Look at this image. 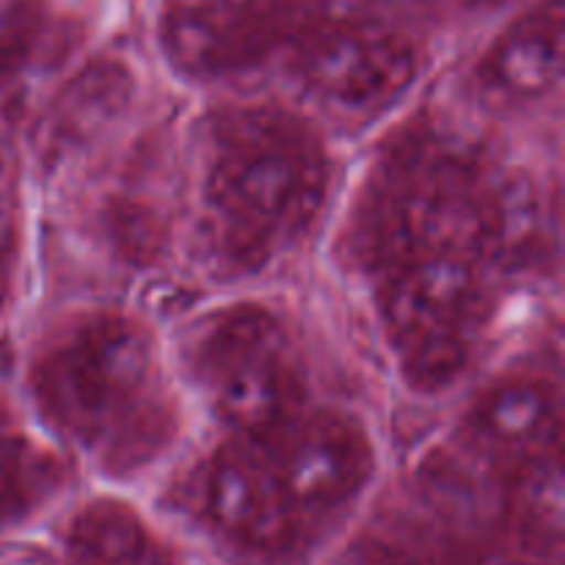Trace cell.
Segmentation results:
<instances>
[{
	"instance_id": "obj_3",
	"label": "cell",
	"mask_w": 565,
	"mask_h": 565,
	"mask_svg": "<svg viewBox=\"0 0 565 565\" xmlns=\"http://www.w3.org/2000/svg\"><path fill=\"white\" fill-rule=\"evenodd\" d=\"M174 370L221 436L263 439L312 403L303 345L279 309L235 301L185 329Z\"/></svg>"
},
{
	"instance_id": "obj_12",
	"label": "cell",
	"mask_w": 565,
	"mask_h": 565,
	"mask_svg": "<svg viewBox=\"0 0 565 565\" xmlns=\"http://www.w3.org/2000/svg\"><path fill=\"white\" fill-rule=\"evenodd\" d=\"M42 39L44 9L39 0H0V92L25 75Z\"/></svg>"
},
{
	"instance_id": "obj_13",
	"label": "cell",
	"mask_w": 565,
	"mask_h": 565,
	"mask_svg": "<svg viewBox=\"0 0 565 565\" xmlns=\"http://www.w3.org/2000/svg\"><path fill=\"white\" fill-rule=\"evenodd\" d=\"M463 11H472V14H497V11H508L519 3H530V0H458Z\"/></svg>"
},
{
	"instance_id": "obj_11",
	"label": "cell",
	"mask_w": 565,
	"mask_h": 565,
	"mask_svg": "<svg viewBox=\"0 0 565 565\" xmlns=\"http://www.w3.org/2000/svg\"><path fill=\"white\" fill-rule=\"evenodd\" d=\"M66 555L75 565H169L154 530L136 508L94 500L66 524Z\"/></svg>"
},
{
	"instance_id": "obj_6",
	"label": "cell",
	"mask_w": 565,
	"mask_h": 565,
	"mask_svg": "<svg viewBox=\"0 0 565 565\" xmlns=\"http://www.w3.org/2000/svg\"><path fill=\"white\" fill-rule=\"evenodd\" d=\"M301 539L329 530L362 502L379 472V445L359 414L315 406L257 439Z\"/></svg>"
},
{
	"instance_id": "obj_5",
	"label": "cell",
	"mask_w": 565,
	"mask_h": 565,
	"mask_svg": "<svg viewBox=\"0 0 565 565\" xmlns=\"http://www.w3.org/2000/svg\"><path fill=\"white\" fill-rule=\"evenodd\" d=\"M287 75L309 108L345 125H370L412 97L423 53L390 20L315 17L287 42Z\"/></svg>"
},
{
	"instance_id": "obj_10",
	"label": "cell",
	"mask_w": 565,
	"mask_h": 565,
	"mask_svg": "<svg viewBox=\"0 0 565 565\" xmlns=\"http://www.w3.org/2000/svg\"><path fill=\"white\" fill-rule=\"evenodd\" d=\"M561 0H530L475 58L469 83L475 97L489 108L522 114L546 103L561 86Z\"/></svg>"
},
{
	"instance_id": "obj_8",
	"label": "cell",
	"mask_w": 565,
	"mask_h": 565,
	"mask_svg": "<svg viewBox=\"0 0 565 565\" xmlns=\"http://www.w3.org/2000/svg\"><path fill=\"white\" fill-rule=\"evenodd\" d=\"M315 0H166L160 39L188 75L221 77L252 66L309 22ZM315 20V17H312Z\"/></svg>"
},
{
	"instance_id": "obj_9",
	"label": "cell",
	"mask_w": 565,
	"mask_h": 565,
	"mask_svg": "<svg viewBox=\"0 0 565 565\" xmlns=\"http://www.w3.org/2000/svg\"><path fill=\"white\" fill-rule=\"evenodd\" d=\"M561 434V392L535 373L491 381L463 414V436L478 461L502 475L527 478L557 463Z\"/></svg>"
},
{
	"instance_id": "obj_2",
	"label": "cell",
	"mask_w": 565,
	"mask_h": 565,
	"mask_svg": "<svg viewBox=\"0 0 565 565\" xmlns=\"http://www.w3.org/2000/svg\"><path fill=\"white\" fill-rule=\"evenodd\" d=\"M196 149V241L215 274L252 279L315 235L334 158L312 116L276 103L218 105Z\"/></svg>"
},
{
	"instance_id": "obj_4",
	"label": "cell",
	"mask_w": 565,
	"mask_h": 565,
	"mask_svg": "<svg viewBox=\"0 0 565 565\" xmlns=\"http://www.w3.org/2000/svg\"><path fill=\"white\" fill-rule=\"evenodd\" d=\"M489 281L478 257L423 252L386 270L379 292V323L386 353L408 390L439 395L478 362L491 326Z\"/></svg>"
},
{
	"instance_id": "obj_7",
	"label": "cell",
	"mask_w": 565,
	"mask_h": 565,
	"mask_svg": "<svg viewBox=\"0 0 565 565\" xmlns=\"http://www.w3.org/2000/svg\"><path fill=\"white\" fill-rule=\"evenodd\" d=\"M199 522L241 552H279L301 544V530L281 497L257 439L221 436L191 472Z\"/></svg>"
},
{
	"instance_id": "obj_1",
	"label": "cell",
	"mask_w": 565,
	"mask_h": 565,
	"mask_svg": "<svg viewBox=\"0 0 565 565\" xmlns=\"http://www.w3.org/2000/svg\"><path fill=\"white\" fill-rule=\"evenodd\" d=\"M25 386L50 439L108 478L158 467L180 436L185 390L174 359L125 309L61 318L33 348Z\"/></svg>"
}]
</instances>
